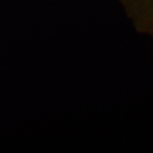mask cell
<instances>
[{
	"label": "cell",
	"mask_w": 153,
	"mask_h": 153,
	"mask_svg": "<svg viewBox=\"0 0 153 153\" xmlns=\"http://www.w3.org/2000/svg\"><path fill=\"white\" fill-rule=\"evenodd\" d=\"M137 31L153 36V0H118Z\"/></svg>",
	"instance_id": "cell-1"
}]
</instances>
